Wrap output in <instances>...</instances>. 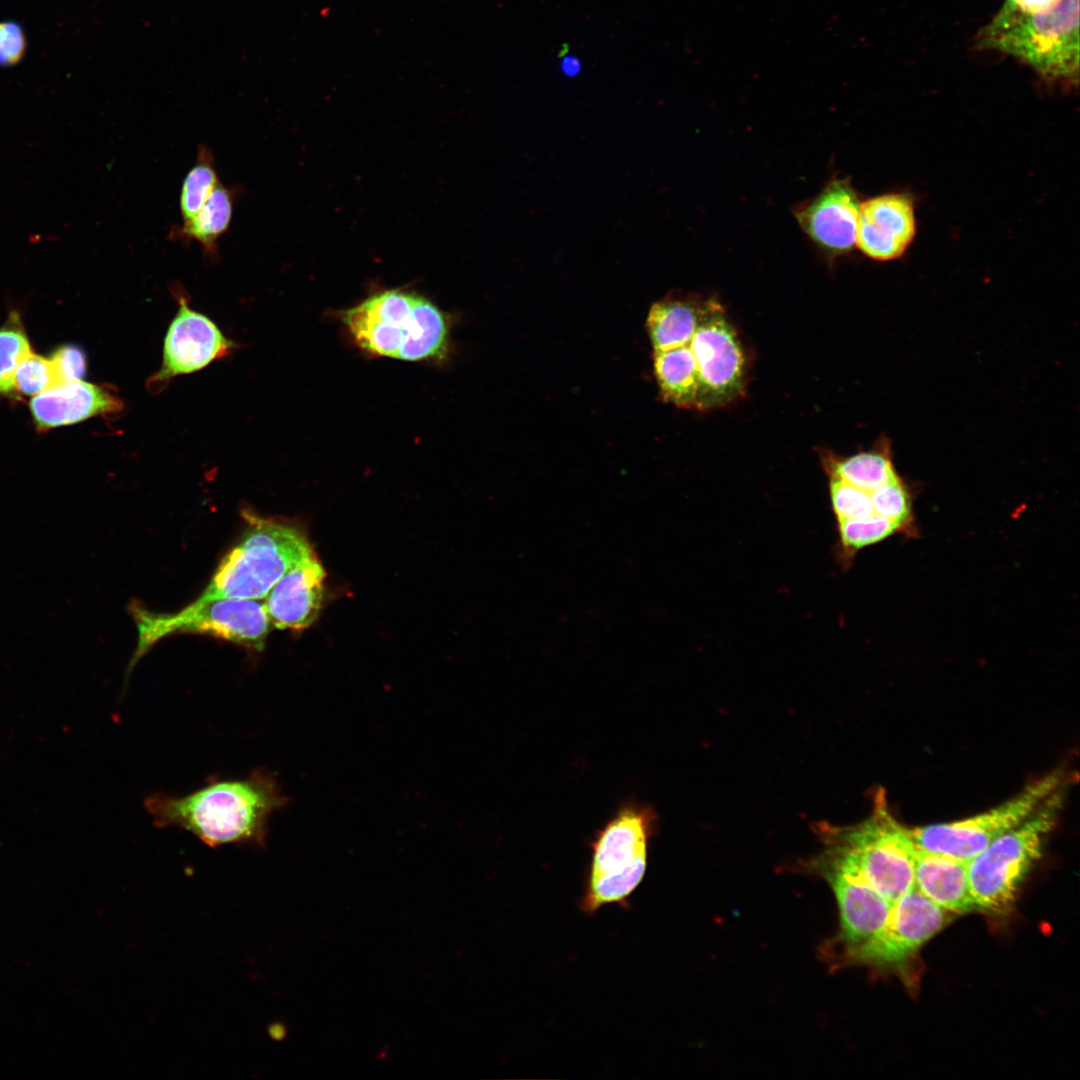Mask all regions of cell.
I'll return each instance as SVG.
<instances>
[{
	"label": "cell",
	"instance_id": "cell-1",
	"mask_svg": "<svg viewBox=\"0 0 1080 1080\" xmlns=\"http://www.w3.org/2000/svg\"><path fill=\"white\" fill-rule=\"evenodd\" d=\"M290 801L277 776L259 768L246 777L215 780L183 796L151 794L144 807L159 828H180L210 847L263 848L271 816Z\"/></svg>",
	"mask_w": 1080,
	"mask_h": 1080
},
{
	"label": "cell",
	"instance_id": "cell-2",
	"mask_svg": "<svg viewBox=\"0 0 1080 1080\" xmlns=\"http://www.w3.org/2000/svg\"><path fill=\"white\" fill-rule=\"evenodd\" d=\"M823 850L814 866L847 870L892 904L914 887L917 847L911 829L890 812L884 792L874 797L870 815L852 826L816 823Z\"/></svg>",
	"mask_w": 1080,
	"mask_h": 1080
},
{
	"label": "cell",
	"instance_id": "cell-3",
	"mask_svg": "<svg viewBox=\"0 0 1080 1080\" xmlns=\"http://www.w3.org/2000/svg\"><path fill=\"white\" fill-rule=\"evenodd\" d=\"M359 348L404 361L441 360L449 350L447 316L429 299L400 289L375 293L342 312Z\"/></svg>",
	"mask_w": 1080,
	"mask_h": 1080
},
{
	"label": "cell",
	"instance_id": "cell-4",
	"mask_svg": "<svg viewBox=\"0 0 1080 1080\" xmlns=\"http://www.w3.org/2000/svg\"><path fill=\"white\" fill-rule=\"evenodd\" d=\"M1079 0H1059L1037 13H996L974 46L1030 66L1047 82L1077 84L1080 64Z\"/></svg>",
	"mask_w": 1080,
	"mask_h": 1080
},
{
	"label": "cell",
	"instance_id": "cell-5",
	"mask_svg": "<svg viewBox=\"0 0 1080 1080\" xmlns=\"http://www.w3.org/2000/svg\"><path fill=\"white\" fill-rule=\"evenodd\" d=\"M239 541L226 553L201 595L211 599H264L293 565L314 552L302 530L286 522L244 513Z\"/></svg>",
	"mask_w": 1080,
	"mask_h": 1080
},
{
	"label": "cell",
	"instance_id": "cell-6",
	"mask_svg": "<svg viewBox=\"0 0 1080 1080\" xmlns=\"http://www.w3.org/2000/svg\"><path fill=\"white\" fill-rule=\"evenodd\" d=\"M1063 789L1053 792L1028 818L1000 835L967 862L969 888L976 910L1001 913L1013 905L1043 844L1054 829Z\"/></svg>",
	"mask_w": 1080,
	"mask_h": 1080
},
{
	"label": "cell",
	"instance_id": "cell-7",
	"mask_svg": "<svg viewBox=\"0 0 1080 1080\" xmlns=\"http://www.w3.org/2000/svg\"><path fill=\"white\" fill-rule=\"evenodd\" d=\"M654 823L650 808L629 804L597 832L581 900L583 912L594 914L606 905L628 904L646 873Z\"/></svg>",
	"mask_w": 1080,
	"mask_h": 1080
},
{
	"label": "cell",
	"instance_id": "cell-8",
	"mask_svg": "<svg viewBox=\"0 0 1080 1080\" xmlns=\"http://www.w3.org/2000/svg\"><path fill=\"white\" fill-rule=\"evenodd\" d=\"M131 613L137 626L138 641L126 679L150 648L171 634H206L261 651L273 628L264 599L219 598L191 602L176 613L167 614L135 605Z\"/></svg>",
	"mask_w": 1080,
	"mask_h": 1080
},
{
	"label": "cell",
	"instance_id": "cell-9",
	"mask_svg": "<svg viewBox=\"0 0 1080 1080\" xmlns=\"http://www.w3.org/2000/svg\"><path fill=\"white\" fill-rule=\"evenodd\" d=\"M1062 769L1033 781L1005 802L965 819L916 827L911 835L918 849L970 861L994 839L1028 818L1064 784Z\"/></svg>",
	"mask_w": 1080,
	"mask_h": 1080
},
{
	"label": "cell",
	"instance_id": "cell-10",
	"mask_svg": "<svg viewBox=\"0 0 1080 1080\" xmlns=\"http://www.w3.org/2000/svg\"><path fill=\"white\" fill-rule=\"evenodd\" d=\"M688 345L698 370L696 408L710 409L725 405L743 392L746 370L744 352L718 302L710 299Z\"/></svg>",
	"mask_w": 1080,
	"mask_h": 1080
},
{
	"label": "cell",
	"instance_id": "cell-11",
	"mask_svg": "<svg viewBox=\"0 0 1080 1080\" xmlns=\"http://www.w3.org/2000/svg\"><path fill=\"white\" fill-rule=\"evenodd\" d=\"M179 308L164 339L160 369L147 381L150 392H160L176 376L199 371L231 353L235 344L206 315L191 309L177 293Z\"/></svg>",
	"mask_w": 1080,
	"mask_h": 1080
},
{
	"label": "cell",
	"instance_id": "cell-12",
	"mask_svg": "<svg viewBox=\"0 0 1080 1080\" xmlns=\"http://www.w3.org/2000/svg\"><path fill=\"white\" fill-rule=\"evenodd\" d=\"M947 912L914 886L892 904L883 927L851 954L875 965L903 962L943 927Z\"/></svg>",
	"mask_w": 1080,
	"mask_h": 1080
},
{
	"label": "cell",
	"instance_id": "cell-13",
	"mask_svg": "<svg viewBox=\"0 0 1080 1080\" xmlns=\"http://www.w3.org/2000/svg\"><path fill=\"white\" fill-rule=\"evenodd\" d=\"M915 234L911 200L885 194L860 204L855 242L866 256L887 261L901 256Z\"/></svg>",
	"mask_w": 1080,
	"mask_h": 1080
},
{
	"label": "cell",
	"instance_id": "cell-14",
	"mask_svg": "<svg viewBox=\"0 0 1080 1080\" xmlns=\"http://www.w3.org/2000/svg\"><path fill=\"white\" fill-rule=\"evenodd\" d=\"M860 203L846 180H834L796 212L802 229L821 248L837 255L855 244Z\"/></svg>",
	"mask_w": 1080,
	"mask_h": 1080
},
{
	"label": "cell",
	"instance_id": "cell-15",
	"mask_svg": "<svg viewBox=\"0 0 1080 1080\" xmlns=\"http://www.w3.org/2000/svg\"><path fill=\"white\" fill-rule=\"evenodd\" d=\"M325 577L315 553L286 571L264 598L272 626L296 630L311 626L322 607Z\"/></svg>",
	"mask_w": 1080,
	"mask_h": 1080
},
{
	"label": "cell",
	"instance_id": "cell-16",
	"mask_svg": "<svg viewBox=\"0 0 1080 1080\" xmlns=\"http://www.w3.org/2000/svg\"><path fill=\"white\" fill-rule=\"evenodd\" d=\"M816 867L834 891L840 912L841 938L851 953L883 927L892 903L847 870Z\"/></svg>",
	"mask_w": 1080,
	"mask_h": 1080
},
{
	"label": "cell",
	"instance_id": "cell-17",
	"mask_svg": "<svg viewBox=\"0 0 1080 1080\" xmlns=\"http://www.w3.org/2000/svg\"><path fill=\"white\" fill-rule=\"evenodd\" d=\"M122 409L123 402L114 392L82 379L61 383L33 396L30 402L34 423L42 431Z\"/></svg>",
	"mask_w": 1080,
	"mask_h": 1080
},
{
	"label": "cell",
	"instance_id": "cell-18",
	"mask_svg": "<svg viewBox=\"0 0 1080 1080\" xmlns=\"http://www.w3.org/2000/svg\"><path fill=\"white\" fill-rule=\"evenodd\" d=\"M914 886L948 912L976 911L969 888L967 862L917 848Z\"/></svg>",
	"mask_w": 1080,
	"mask_h": 1080
},
{
	"label": "cell",
	"instance_id": "cell-19",
	"mask_svg": "<svg viewBox=\"0 0 1080 1080\" xmlns=\"http://www.w3.org/2000/svg\"><path fill=\"white\" fill-rule=\"evenodd\" d=\"M710 300L669 296L654 303L648 314L647 328L654 352L688 345Z\"/></svg>",
	"mask_w": 1080,
	"mask_h": 1080
},
{
	"label": "cell",
	"instance_id": "cell-20",
	"mask_svg": "<svg viewBox=\"0 0 1080 1080\" xmlns=\"http://www.w3.org/2000/svg\"><path fill=\"white\" fill-rule=\"evenodd\" d=\"M238 191L219 185L212 192L199 212L189 221L176 226L171 238L195 241L201 245L209 258L218 255V240L230 227Z\"/></svg>",
	"mask_w": 1080,
	"mask_h": 1080
},
{
	"label": "cell",
	"instance_id": "cell-21",
	"mask_svg": "<svg viewBox=\"0 0 1080 1080\" xmlns=\"http://www.w3.org/2000/svg\"><path fill=\"white\" fill-rule=\"evenodd\" d=\"M823 464L829 477L843 480L868 492L900 477L886 441L877 448L849 457L825 455Z\"/></svg>",
	"mask_w": 1080,
	"mask_h": 1080
},
{
	"label": "cell",
	"instance_id": "cell-22",
	"mask_svg": "<svg viewBox=\"0 0 1080 1080\" xmlns=\"http://www.w3.org/2000/svg\"><path fill=\"white\" fill-rule=\"evenodd\" d=\"M654 371L665 400L681 408H696L698 370L689 345L654 352Z\"/></svg>",
	"mask_w": 1080,
	"mask_h": 1080
},
{
	"label": "cell",
	"instance_id": "cell-23",
	"mask_svg": "<svg viewBox=\"0 0 1080 1080\" xmlns=\"http://www.w3.org/2000/svg\"><path fill=\"white\" fill-rule=\"evenodd\" d=\"M837 525L839 559L846 566L853 561L860 550L901 534L896 523L877 514L865 518L837 521Z\"/></svg>",
	"mask_w": 1080,
	"mask_h": 1080
},
{
	"label": "cell",
	"instance_id": "cell-24",
	"mask_svg": "<svg viewBox=\"0 0 1080 1080\" xmlns=\"http://www.w3.org/2000/svg\"><path fill=\"white\" fill-rule=\"evenodd\" d=\"M219 185L212 151L204 144L198 148L194 165L186 174L179 196L182 223L191 220Z\"/></svg>",
	"mask_w": 1080,
	"mask_h": 1080
},
{
	"label": "cell",
	"instance_id": "cell-25",
	"mask_svg": "<svg viewBox=\"0 0 1080 1080\" xmlns=\"http://www.w3.org/2000/svg\"><path fill=\"white\" fill-rule=\"evenodd\" d=\"M30 353V343L20 313L11 310L0 328V394L10 396L16 393V369Z\"/></svg>",
	"mask_w": 1080,
	"mask_h": 1080
},
{
	"label": "cell",
	"instance_id": "cell-26",
	"mask_svg": "<svg viewBox=\"0 0 1080 1080\" xmlns=\"http://www.w3.org/2000/svg\"><path fill=\"white\" fill-rule=\"evenodd\" d=\"M874 512L898 525L901 534L918 535L913 510V495L901 477L871 492Z\"/></svg>",
	"mask_w": 1080,
	"mask_h": 1080
},
{
	"label": "cell",
	"instance_id": "cell-27",
	"mask_svg": "<svg viewBox=\"0 0 1080 1080\" xmlns=\"http://www.w3.org/2000/svg\"><path fill=\"white\" fill-rule=\"evenodd\" d=\"M61 380L50 358L30 353L16 369L14 386L17 393L36 396L57 385Z\"/></svg>",
	"mask_w": 1080,
	"mask_h": 1080
},
{
	"label": "cell",
	"instance_id": "cell-28",
	"mask_svg": "<svg viewBox=\"0 0 1080 1080\" xmlns=\"http://www.w3.org/2000/svg\"><path fill=\"white\" fill-rule=\"evenodd\" d=\"M829 478L831 506L837 521L865 518L875 514L871 492L843 480Z\"/></svg>",
	"mask_w": 1080,
	"mask_h": 1080
},
{
	"label": "cell",
	"instance_id": "cell-29",
	"mask_svg": "<svg viewBox=\"0 0 1080 1080\" xmlns=\"http://www.w3.org/2000/svg\"><path fill=\"white\" fill-rule=\"evenodd\" d=\"M50 359L56 368L61 383L81 380L86 373V355L76 345L60 346L54 351Z\"/></svg>",
	"mask_w": 1080,
	"mask_h": 1080
},
{
	"label": "cell",
	"instance_id": "cell-30",
	"mask_svg": "<svg viewBox=\"0 0 1080 1080\" xmlns=\"http://www.w3.org/2000/svg\"><path fill=\"white\" fill-rule=\"evenodd\" d=\"M25 37L21 27L14 22L0 23V65L18 63L25 51Z\"/></svg>",
	"mask_w": 1080,
	"mask_h": 1080
},
{
	"label": "cell",
	"instance_id": "cell-31",
	"mask_svg": "<svg viewBox=\"0 0 1080 1080\" xmlns=\"http://www.w3.org/2000/svg\"><path fill=\"white\" fill-rule=\"evenodd\" d=\"M1058 1L1059 0H1005L997 13H1037L1052 8Z\"/></svg>",
	"mask_w": 1080,
	"mask_h": 1080
},
{
	"label": "cell",
	"instance_id": "cell-32",
	"mask_svg": "<svg viewBox=\"0 0 1080 1080\" xmlns=\"http://www.w3.org/2000/svg\"><path fill=\"white\" fill-rule=\"evenodd\" d=\"M270 1032L274 1039L280 1040L286 1035V1028L283 1024L278 1023L271 1026Z\"/></svg>",
	"mask_w": 1080,
	"mask_h": 1080
},
{
	"label": "cell",
	"instance_id": "cell-33",
	"mask_svg": "<svg viewBox=\"0 0 1080 1080\" xmlns=\"http://www.w3.org/2000/svg\"><path fill=\"white\" fill-rule=\"evenodd\" d=\"M563 68L567 74H574L578 71L579 64L577 60L568 58L563 62Z\"/></svg>",
	"mask_w": 1080,
	"mask_h": 1080
}]
</instances>
